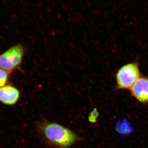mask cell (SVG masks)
<instances>
[{"label":"cell","instance_id":"obj_6","mask_svg":"<svg viewBox=\"0 0 148 148\" xmlns=\"http://www.w3.org/2000/svg\"><path fill=\"white\" fill-rule=\"evenodd\" d=\"M116 130L121 134H126L131 131V128L127 122L118 123L116 125Z\"/></svg>","mask_w":148,"mask_h":148},{"label":"cell","instance_id":"obj_1","mask_svg":"<svg viewBox=\"0 0 148 148\" xmlns=\"http://www.w3.org/2000/svg\"><path fill=\"white\" fill-rule=\"evenodd\" d=\"M39 129L48 142L60 148L69 147L77 139L71 130L54 123H43L40 125Z\"/></svg>","mask_w":148,"mask_h":148},{"label":"cell","instance_id":"obj_5","mask_svg":"<svg viewBox=\"0 0 148 148\" xmlns=\"http://www.w3.org/2000/svg\"><path fill=\"white\" fill-rule=\"evenodd\" d=\"M20 92L16 87L6 85L0 87V102L5 105H13L18 101Z\"/></svg>","mask_w":148,"mask_h":148},{"label":"cell","instance_id":"obj_8","mask_svg":"<svg viewBox=\"0 0 148 148\" xmlns=\"http://www.w3.org/2000/svg\"><path fill=\"white\" fill-rule=\"evenodd\" d=\"M99 116V112L97 109L94 108L93 110L89 114L88 121L91 123H94L97 122V120Z\"/></svg>","mask_w":148,"mask_h":148},{"label":"cell","instance_id":"obj_4","mask_svg":"<svg viewBox=\"0 0 148 148\" xmlns=\"http://www.w3.org/2000/svg\"><path fill=\"white\" fill-rule=\"evenodd\" d=\"M130 90L132 96L139 102L148 103V77H140Z\"/></svg>","mask_w":148,"mask_h":148},{"label":"cell","instance_id":"obj_2","mask_svg":"<svg viewBox=\"0 0 148 148\" xmlns=\"http://www.w3.org/2000/svg\"><path fill=\"white\" fill-rule=\"evenodd\" d=\"M141 77L138 63H128L121 67L116 75V87L118 89H130Z\"/></svg>","mask_w":148,"mask_h":148},{"label":"cell","instance_id":"obj_3","mask_svg":"<svg viewBox=\"0 0 148 148\" xmlns=\"http://www.w3.org/2000/svg\"><path fill=\"white\" fill-rule=\"evenodd\" d=\"M24 49L21 44L10 47L0 55V69L11 73L18 68L23 60Z\"/></svg>","mask_w":148,"mask_h":148},{"label":"cell","instance_id":"obj_7","mask_svg":"<svg viewBox=\"0 0 148 148\" xmlns=\"http://www.w3.org/2000/svg\"><path fill=\"white\" fill-rule=\"evenodd\" d=\"M10 73L7 71L0 69V87L5 86L7 84Z\"/></svg>","mask_w":148,"mask_h":148}]
</instances>
